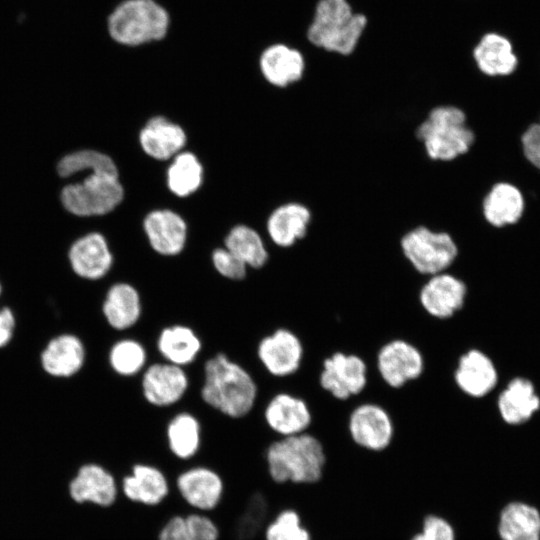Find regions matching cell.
Segmentation results:
<instances>
[{
    "label": "cell",
    "mask_w": 540,
    "mask_h": 540,
    "mask_svg": "<svg viewBox=\"0 0 540 540\" xmlns=\"http://www.w3.org/2000/svg\"><path fill=\"white\" fill-rule=\"evenodd\" d=\"M201 398L229 419L240 420L253 409L258 386L251 374L224 353H217L204 364Z\"/></svg>",
    "instance_id": "6da1fadb"
},
{
    "label": "cell",
    "mask_w": 540,
    "mask_h": 540,
    "mask_svg": "<svg viewBox=\"0 0 540 540\" xmlns=\"http://www.w3.org/2000/svg\"><path fill=\"white\" fill-rule=\"evenodd\" d=\"M414 137L426 158L441 164L452 163L466 155L475 141L466 113L452 103L430 108L415 127Z\"/></svg>",
    "instance_id": "7a4b0ae2"
},
{
    "label": "cell",
    "mask_w": 540,
    "mask_h": 540,
    "mask_svg": "<svg viewBox=\"0 0 540 540\" xmlns=\"http://www.w3.org/2000/svg\"><path fill=\"white\" fill-rule=\"evenodd\" d=\"M368 19L348 0H318L306 29L313 48L340 57L351 56L359 46Z\"/></svg>",
    "instance_id": "3957f363"
},
{
    "label": "cell",
    "mask_w": 540,
    "mask_h": 540,
    "mask_svg": "<svg viewBox=\"0 0 540 540\" xmlns=\"http://www.w3.org/2000/svg\"><path fill=\"white\" fill-rule=\"evenodd\" d=\"M265 457L269 475L276 483H317L322 479L326 465L324 446L310 432L272 441Z\"/></svg>",
    "instance_id": "277c9868"
},
{
    "label": "cell",
    "mask_w": 540,
    "mask_h": 540,
    "mask_svg": "<svg viewBox=\"0 0 540 540\" xmlns=\"http://www.w3.org/2000/svg\"><path fill=\"white\" fill-rule=\"evenodd\" d=\"M172 24L168 9L157 0H123L110 13L111 39L126 47L164 40Z\"/></svg>",
    "instance_id": "5b68a950"
},
{
    "label": "cell",
    "mask_w": 540,
    "mask_h": 540,
    "mask_svg": "<svg viewBox=\"0 0 540 540\" xmlns=\"http://www.w3.org/2000/svg\"><path fill=\"white\" fill-rule=\"evenodd\" d=\"M399 248L405 261L423 278L449 271L459 257V246L450 232L424 224L404 232Z\"/></svg>",
    "instance_id": "8992f818"
},
{
    "label": "cell",
    "mask_w": 540,
    "mask_h": 540,
    "mask_svg": "<svg viewBox=\"0 0 540 540\" xmlns=\"http://www.w3.org/2000/svg\"><path fill=\"white\" fill-rule=\"evenodd\" d=\"M124 199L119 175L88 174L65 183L60 190L64 210L80 219H99L112 213Z\"/></svg>",
    "instance_id": "52a82bcc"
},
{
    "label": "cell",
    "mask_w": 540,
    "mask_h": 540,
    "mask_svg": "<svg viewBox=\"0 0 540 540\" xmlns=\"http://www.w3.org/2000/svg\"><path fill=\"white\" fill-rule=\"evenodd\" d=\"M369 381L366 360L356 353L336 351L322 361L318 376L321 389L340 402L360 396Z\"/></svg>",
    "instance_id": "ba28073f"
},
{
    "label": "cell",
    "mask_w": 540,
    "mask_h": 540,
    "mask_svg": "<svg viewBox=\"0 0 540 540\" xmlns=\"http://www.w3.org/2000/svg\"><path fill=\"white\" fill-rule=\"evenodd\" d=\"M425 357L411 341L393 338L383 343L375 354L374 370L384 385L401 389L421 378Z\"/></svg>",
    "instance_id": "9c48e42d"
},
{
    "label": "cell",
    "mask_w": 540,
    "mask_h": 540,
    "mask_svg": "<svg viewBox=\"0 0 540 540\" xmlns=\"http://www.w3.org/2000/svg\"><path fill=\"white\" fill-rule=\"evenodd\" d=\"M347 431L354 445L372 453H380L392 444L395 424L392 415L383 405L361 401L348 414Z\"/></svg>",
    "instance_id": "30bf717a"
},
{
    "label": "cell",
    "mask_w": 540,
    "mask_h": 540,
    "mask_svg": "<svg viewBox=\"0 0 540 540\" xmlns=\"http://www.w3.org/2000/svg\"><path fill=\"white\" fill-rule=\"evenodd\" d=\"M257 357L271 377L285 380L300 371L305 357V346L294 330L278 326L260 339Z\"/></svg>",
    "instance_id": "8fae6325"
},
{
    "label": "cell",
    "mask_w": 540,
    "mask_h": 540,
    "mask_svg": "<svg viewBox=\"0 0 540 540\" xmlns=\"http://www.w3.org/2000/svg\"><path fill=\"white\" fill-rule=\"evenodd\" d=\"M468 285L451 271L426 277L418 290V303L432 319L445 321L453 318L466 305Z\"/></svg>",
    "instance_id": "7c38bea8"
},
{
    "label": "cell",
    "mask_w": 540,
    "mask_h": 540,
    "mask_svg": "<svg viewBox=\"0 0 540 540\" xmlns=\"http://www.w3.org/2000/svg\"><path fill=\"white\" fill-rule=\"evenodd\" d=\"M500 374L493 356L479 347H471L457 358L453 381L457 390L472 400H483L498 387Z\"/></svg>",
    "instance_id": "4fadbf2b"
},
{
    "label": "cell",
    "mask_w": 540,
    "mask_h": 540,
    "mask_svg": "<svg viewBox=\"0 0 540 540\" xmlns=\"http://www.w3.org/2000/svg\"><path fill=\"white\" fill-rule=\"evenodd\" d=\"M263 422L277 437H287L308 432L313 423V413L302 396L277 390L264 407Z\"/></svg>",
    "instance_id": "5bb4252c"
},
{
    "label": "cell",
    "mask_w": 540,
    "mask_h": 540,
    "mask_svg": "<svg viewBox=\"0 0 540 540\" xmlns=\"http://www.w3.org/2000/svg\"><path fill=\"white\" fill-rule=\"evenodd\" d=\"M67 261L79 277L98 280L111 270L114 258L106 236L100 231L90 230L71 242Z\"/></svg>",
    "instance_id": "9a60e30c"
},
{
    "label": "cell",
    "mask_w": 540,
    "mask_h": 540,
    "mask_svg": "<svg viewBox=\"0 0 540 540\" xmlns=\"http://www.w3.org/2000/svg\"><path fill=\"white\" fill-rule=\"evenodd\" d=\"M259 69L269 84L287 88L304 79L307 59L300 48L286 42H275L261 52Z\"/></svg>",
    "instance_id": "2e32d148"
},
{
    "label": "cell",
    "mask_w": 540,
    "mask_h": 540,
    "mask_svg": "<svg viewBox=\"0 0 540 540\" xmlns=\"http://www.w3.org/2000/svg\"><path fill=\"white\" fill-rule=\"evenodd\" d=\"M189 387L183 367L157 362L148 366L142 375L141 390L145 400L156 407H168L179 402Z\"/></svg>",
    "instance_id": "e0dca14e"
},
{
    "label": "cell",
    "mask_w": 540,
    "mask_h": 540,
    "mask_svg": "<svg viewBox=\"0 0 540 540\" xmlns=\"http://www.w3.org/2000/svg\"><path fill=\"white\" fill-rule=\"evenodd\" d=\"M313 223V212L301 202L279 205L269 215L267 233L275 246L292 249L308 235Z\"/></svg>",
    "instance_id": "ac0fdd59"
},
{
    "label": "cell",
    "mask_w": 540,
    "mask_h": 540,
    "mask_svg": "<svg viewBox=\"0 0 540 540\" xmlns=\"http://www.w3.org/2000/svg\"><path fill=\"white\" fill-rule=\"evenodd\" d=\"M495 408L507 425H521L540 410V396L531 380L514 377L498 392Z\"/></svg>",
    "instance_id": "d6986e66"
},
{
    "label": "cell",
    "mask_w": 540,
    "mask_h": 540,
    "mask_svg": "<svg viewBox=\"0 0 540 540\" xmlns=\"http://www.w3.org/2000/svg\"><path fill=\"white\" fill-rule=\"evenodd\" d=\"M69 492L78 504L109 507L117 499L118 487L110 471L100 464L89 462L78 469L69 484Z\"/></svg>",
    "instance_id": "ffe728a7"
},
{
    "label": "cell",
    "mask_w": 540,
    "mask_h": 540,
    "mask_svg": "<svg viewBox=\"0 0 540 540\" xmlns=\"http://www.w3.org/2000/svg\"><path fill=\"white\" fill-rule=\"evenodd\" d=\"M144 231L151 248L162 256H176L185 247L187 225L176 212L154 210L144 219Z\"/></svg>",
    "instance_id": "44dd1931"
},
{
    "label": "cell",
    "mask_w": 540,
    "mask_h": 540,
    "mask_svg": "<svg viewBox=\"0 0 540 540\" xmlns=\"http://www.w3.org/2000/svg\"><path fill=\"white\" fill-rule=\"evenodd\" d=\"M176 487L182 498L200 513L214 509L223 493V481L212 469L196 466L178 475Z\"/></svg>",
    "instance_id": "7402d4cb"
},
{
    "label": "cell",
    "mask_w": 540,
    "mask_h": 540,
    "mask_svg": "<svg viewBox=\"0 0 540 540\" xmlns=\"http://www.w3.org/2000/svg\"><path fill=\"white\" fill-rule=\"evenodd\" d=\"M139 142L150 157L168 160L181 152L186 144V134L176 123L163 116H155L140 131Z\"/></svg>",
    "instance_id": "603a6c76"
},
{
    "label": "cell",
    "mask_w": 540,
    "mask_h": 540,
    "mask_svg": "<svg viewBox=\"0 0 540 540\" xmlns=\"http://www.w3.org/2000/svg\"><path fill=\"white\" fill-rule=\"evenodd\" d=\"M56 171L64 184L88 174L119 175L112 156L96 148H79L66 153L58 160Z\"/></svg>",
    "instance_id": "cb8c5ba5"
},
{
    "label": "cell",
    "mask_w": 540,
    "mask_h": 540,
    "mask_svg": "<svg viewBox=\"0 0 540 540\" xmlns=\"http://www.w3.org/2000/svg\"><path fill=\"white\" fill-rule=\"evenodd\" d=\"M121 490L134 503L155 506L167 496L169 487L161 470L138 463L132 467V473L122 479Z\"/></svg>",
    "instance_id": "d4e9b609"
},
{
    "label": "cell",
    "mask_w": 540,
    "mask_h": 540,
    "mask_svg": "<svg viewBox=\"0 0 540 540\" xmlns=\"http://www.w3.org/2000/svg\"><path fill=\"white\" fill-rule=\"evenodd\" d=\"M103 314L108 324L115 330H127L133 327L142 314V302L139 291L130 283L117 282L107 291Z\"/></svg>",
    "instance_id": "484cf974"
},
{
    "label": "cell",
    "mask_w": 540,
    "mask_h": 540,
    "mask_svg": "<svg viewBox=\"0 0 540 540\" xmlns=\"http://www.w3.org/2000/svg\"><path fill=\"white\" fill-rule=\"evenodd\" d=\"M202 342L189 326L174 324L163 328L157 339V350L165 362L183 367L195 361Z\"/></svg>",
    "instance_id": "4316f807"
},
{
    "label": "cell",
    "mask_w": 540,
    "mask_h": 540,
    "mask_svg": "<svg viewBox=\"0 0 540 540\" xmlns=\"http://www.w3.org/2000/svg\"><path fill=\"white\" fill-rule=\"evenodd\" d=\"M472 57L477 68L488 76L508 75L517 65L511 43L496 33L484 34L473 48Z\"/></svg>",
    "instance_id": "83f0119b"
},
{
    "label": "cell",
    "mask_w": 540,
    "mask_h": 540,
    "mask_svg": "<svg viewBox=\"0 0 540 540\" xmlns=\"http://www.w3.org/2000/svg\"><path fill=\"white\" fill-rule=\"evenodd\" d=\"M497 531L501 540H540V513L529 504L510 502L499 514Z\"/></svg>",
    "instance_id": "f1b7e54d"
},
{
    "label": "cell",
    "mask_w": 540,
    "mask_h": 540,
    "mask_svg": "<svg viewBox=\"0 0 540 540\" xmlns=\"http://www.w3.org/2000/svg\"><path fill=\"white\" fill-rule=\"evenodd\" d=\"M169 451L180 460H189L199 451L202 442V424L190 412L172 416L165 425Z\"/></svg>",
    "instance_id": "f546056e"
},
{
    "label": "cell",
    "mask_w": 540,
    "mask_h": 540,
    "mask_svg": "<svg viewBox=\"0 0 540 540\" xmlns=\"http://www.w3.org/2000/svg\"><path fill=\"white\" fill-rule=\"evenodd\" d=\"M523 206V197L516 187L508 183H497L485 196L482 210L489 224L502 227L517 222Z\"/></svg>",
    "instance_id": "4dcf8cb0"
},
{
    "label": "cell",
    "mask_w": 540,
    "mask_h": 540,
    "mask_svg": "<svg viewBox=\"0 0 540 540\" xmlns=\"http://www.w3.org/2000/svg\"><path fill=\"white\" fill-rule=\"evenodd\" d=\"M85 350L79 338L61 335L50 341L42 353V365L54 376H71L83 365Z\"/></svg>",
    "instance_id": "1f68e13d"
},
{
    "label": "cell",
    "mask_w": 540,
    "mask_h": 540,
    "mask_svg": "<svg viewBox=\"0 0 540 540\" xmlns=\"http://www.w3.org/2000/svg\"><path fill=\"white\" fill-rule=\"evenodd\" d=\"M225 248L248 267L260 269L269 260V252L257 231L246 225L234 226L226 235Z\"/></svg>",
    "instance_id": "d6a6232c"
},
{
    "label": "cell",
    "mask_w": 540,
    "mask_h": 540,
    "mask_svg": "<svg viewBox=\"0 0 540 540\" xmlns=\"http://www.w3.org/2000/svg\"><path fill=\"white\" fill-rule=\"evenodd\" d=\"M203 180V168L191 152H180L173 157L167 170V185L179 197L191 195L198 190Z\"/></svg>",
    "instance_id": "836d02e7"
},
{
    "label": "cell",
    "mask_w": 540,
    "mask_h": 540,
    "mask_svg": "<svg viewBox=\"0 0 540 540\" xmlns=\"http://www.w3.org/2000/svg\"><path fill=\"white\" fill-rule=\"evenodd\" d=\"M218 529L203 513L174 516L161 529L159 540H217Z\"/></svg>",
    "instance_id": "e575fe53"
},
{
    "label": "cell",
    "mask_w": 540,
    "mask_h": 540,
    "mask_svg": "<svg viewBox=\"0 0 540 540\" xmlns=\"http://www.w3.org/2000/svg\"><path fill=\"white\" fill-rule=\"evenodd\" d=\"M146 362V349L136 339H121L109 352L110 366L120 376L131 377L138 374L144 369Z\"/></svg>",
    "instance_id": "d590c367"
},
{
    "label": "cell",
    "mask_w": 540,
    "mask_h": 540,
    "mask_svg": "<svg viewBox=\"0 0 540 540\" xmlns=\"http://www.w3.org/2000/svg\"><path fill=\"white\" fill-rule=\"evenodd\" d=\"M265 540H312V537L302 525L299 514L293 509H285L267 526Z\"/></svg>",
    "instance_id": "8d00e7d4"
},
{
    "label": "cell",
    "mask_w": 540,
    "mask_h": 540,
    "mask_svg": "<svg viewBox=\"0 0 540 540\" xmlns=\"http://www.w3.org/2000/svg\"><path fill=\"white\" fill-rule=\"evenodd\" d=\"M215 270L224 278L241 281L247 275L248 266L228 249L216 248L211 255Z\"/></svg>",
    "instance_id": "74e56055"
},
{
    "label": "cell",
    "mask_w": 540,
    "mask_h": 540,
    "mask_svg": "<svg viewBox=\"0 0 540 540\" xmlns=\"http://www.w3.org/2000/svg\"><path fill=\"white\" fill-rule=\"evenodd\" d=\"M410 540H456V532L446 518L437 514H427L423 518L420 531Z\"/></svg>",
    "instance_id": "f35d334b"
},
{
    "label": "cell",
    "mask_w": 540,
    "mask_h": 540,
    "mask_svg": "<svg viewBox=\"0 0 540 540\" xmlns=\"http://www.w3.org/2000/svg\"><path fill=\"white\" fill-rule=\"evenodd\" d=\"M522 145L527 159L540 169V122L530 126L523 134Z\"/></svg>",
    "instance_id": "ab89813d"
},
{
    "label": "cell",
    "mask_w": 540,
    "mask_h": 540,
    "mask_svg": "<svg viewBox=\"0 0 540 540\" xmlns=\"http://www.w3.org/2000/svg\"><path fill=\"white\" fill-rule=\"evenodd\" d=\"M15 325L14 316L9 308L0 311V347L6 345L11 339Z\"/></svg>",
    "instance_id": "60d3db41"
},
{
    "label": "cell",
    "mask_w": 540,
    "mask_h": 540,
    "mask_svg": "<svg viewBox=\"0 0 540 540\" xmlns=\"http://www.w3.org/2000/svg\"><path fill=\"white\" fill-rule=\"evenodd\" d=\"M0 293H1V286H0Z\"/></svg>",
    "instance_id": "b9f144b4"
}]
</instances>
